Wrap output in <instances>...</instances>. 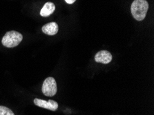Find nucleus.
<instances>
[{
    "mask_svg": "<svg viewBox=\"0 0 154 115\" xmlns=\"http://www.w3.org/2000/svg\"><path fill=\"white\" fill-rule=\"evenodd\" d=\"M95 61L97 63L108 64L112 61V55L109 51L101 50L95 55Z\"/></svg>",
    "mask_w": 154,
    "mask_h": 115,
    "instance_id": "obj_5",
    "label": "nucleus"
},
{
    "mask_svg": "<svg viewBox=\"0 0 154 115\" xmlns=\"http://www.w3.org/2000/svg\"><path fill=\"white\" fill-rule=\"evenodd\" d=\"M0 115H15V114L8 107L0 105Z\"/></svg>",
    "mask_w": 154,
    "mask_h": 115,
    "instance_id": "obj_8",
    "label": "nucleus"
},
{
    "mask_svg": "<svg viewBox=\"0 0 154 115\" xmlns=\"http://www.w3.org/2000/svg\"><path fill=\"white\" fill-rule=\"evenodd\" d=\"M22 35L17 31L7 32L2 39V43L4 46L7 48H14L18 46L22 41Z\"/></svg>",
    "mask_w": 154,
    "mask_h": 115,
    "instance_id": "obj_2",
    "label": "nucleus"
},
{
    "mask_svg": "<svg viewBox=\"0 0 154 115\" xmlns=\"http://www.w3.org/2000/svg\"><path fill=\"white\" fill-rule=\"evenodd\" d=\"M75 1H76V0H65V2H66V3L69 4H73Z\"/></svg>",
    "mask_w": 154,
    "mask_h": 115,
    "instance_id": "obj_9",
    "label": "nucleus"
},
{
    "mask_svg": "<svg viewBox=\"0 0 154 115\" xmlns=\"http://www.w3.org/2000/svg\"><path fill=\"white\" fill-rule=\"evenodd\" d=\"M42 30L44 34L52 36V35H55L57 33L58 25L55 22L48 23L47 24L43 26Z\"/></svg>",
    "mask_w": 154,
    "mask_h": 115,
    "instance_id": "obj_6",
    "label": "nucleus"
},
{
    "mask_svg": "<svg viewBox=\"0 0 154 115\" xmlns=\"http://www.w3.org/2000/svg\"><path fill=\"white\" fill-rule=\"evenodd\" d=\"M34 104L37 106L42 107V108L52 110V111H55L58 108V104L53 100H49L46 101L43 99L35 98Z\"/></svg>",
    "mask_w": 154,
    "mask_h": 115,
    "instance_id": "obj_4",
    "label": "nucleus"
},
{
    "mask_svg": "<svg viewBox=\"0 0 154 115\" xmlns=\"http://www.w3.org/2000/svg\"><path fill=\"white\" fill-rule=\"evenodd\" d=\"M149 9V4L146 0H134L131 6L133 17L137 21H142L145 18Z\"/></svg>",
    "mask_w": 154,
    "mask_h": 115,
    "instance_id": "obj_1",
    "label": "nucleus"
},
{
    "mask_svg": "<svg viewBox=\"0 0 154 115\" xmlns=\"http://www.w3.org/2000/svg\"><path fill=\"white\" fill-rule=\"evenodd\" d=\"M43 94L46 97H53L57 93V83L54 78L48 77L44 80L42 88Z\"/></svg>",
    "mask_w": 154,
    "mask_h": 115,
    "instance_id": "obj_3",
    "label": "nucleus"
},
{
    "mask_svg": "<svg viewBox=\"0 0 154 115\" xmlns=\"http://www.w3.org/2000/svg\"><path fill=\"white\" fill-rule=\"evenodd\" d=\"M55 10V4L52 2H47L44 4L43 8L40 11V15L42 17H48L52 14Z\"/></svg>",
    "mask_w": 154,
    "mask_h": 115,
    "instance_id": "obj_7",
    "label": "nucleus"
}]
</instances>
